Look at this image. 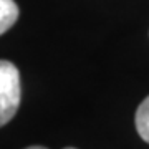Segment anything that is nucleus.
<instances>
[{
	"label": "nucleus",
	"mask_w": 149,
	"mask_h": 149,
	"mask_svg": "<svg viewBox=\"0 0 149 149\" xmlns=\"http://www.w3.org/2000/svg\"><path fill=\"white\" fill-rule=\"evenodd\" d=\"M20 73L12 61L0 60V128L17 114L20 106Z\"/></svg>",
	"instance_id": "f257e3e1"
},
{
	"label": "nucleus",
	"mask_w": 149,
	"mask_h": 149,
	"mask_svg": "<svg viewBox=\"0 0 149 149\" xmlns=\"http://www.w3.org/2000/svg\"><path fill=\"white\" fill-rule=\"evenodd\" d=\"M18 18V5L15 0H0V35L5 33Z\"/></svg>",
	"instance_id": "f03ea898"
},
{
	"label": "nucleus",
	"mask_w": 149,
	"mask_h": 149,
	"mask_svg": "<svg viewBox=\"0 0 149 149\" xmlns=\"http://www.w3.org/2000/svg\"><path fill=\"white\" fill-rule=\"evenodd\" d=\"M134 121H136L138 134L143 138V141L149 144V96L144 98V101L139 104Z\"/></svg>",
	"instance_id": "7ed1b4c3"
},
{
	"label": "nucleus",
	"mask_w": 149,
	"mask_h": 149,
	"mask_svg": "<svg viewBox=\"0 0 149 149\" xmlns=\"http://www.w3.org/2000/svg\"><path fill=\"white\" fill-rule=\"evenodd\" d=\"M27 149H47V148H43V146H30Z\"/></svg>",
	"instance_id": "20e7f679"
},
{
	"label": "nucleus",
	"mask_w": 149,
	"mask_h": 149,
	"mask_svg": "<svg viewBox=\"0 0 149 149\" xmlns=\"http://www.w3.org/2000/svg\"><path fill=\"white\" fill-rule=\"evenodd\" d=\"M65 149H74V148H65Z\"/></svg>",
	"instance_id": "39448f33"
}]
</instances>
